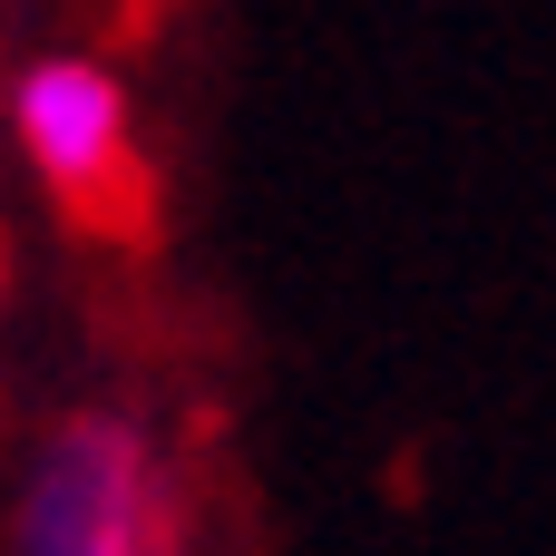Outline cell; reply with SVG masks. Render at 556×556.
Here are the masks:
<instances>
[{
  "instance_id": "6da1fadb",
  "label": "cell",
  "mask_w": 556,
  "mask_h": 556,
  "mask_svg": "<svg viewBox=\"0 0 556 556\" xmlns=\"http://www.w3.org/2000/svg\"><path fill=\"white\" fill-rule=\"evenodd\" d=\"M10 556H176L156 440L127 410H68L39 430L10 508Z\"/></svg>"
},
{
  "instance_id": "7a4b0ae2",
  "label": "cell",
  "mask_w": 556,
  "mask_h": 556,
  "mask_svg": "<svg viewBox=\"0 0 556 556\" xmlns=\"http://www.w3.org/2000/svg\"><path fill=\"white\" fill-rule=\"evenodd\" d=\"M10 137L39 166V186L68 195V205H117L127 176H137L127 88H117L108 59H78V49H39V59L10 68Z\"/></svg>"
}]
</instances>
